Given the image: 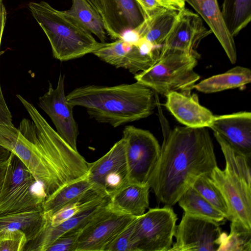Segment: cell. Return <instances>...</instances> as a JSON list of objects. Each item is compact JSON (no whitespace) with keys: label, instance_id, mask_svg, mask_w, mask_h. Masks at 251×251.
<instances>
[{"label":"cell","instance_id":"obj_1","mask_svg":"<svg viewBox=\"0 0 251 251\" xmlns=\"http://www.w3.org/2000/svg\"><path fill=\"white\" fill-rule=\"evenodd\" d=\"M217 166L206 127L165 129L159 156L148 184L159 201L172 207L198 178L209 176Z\"/></svg>","mask_w":251,"mask_h":251},{"label":"cell","instance_id":"obj_2","mask_svg":"<svg viewBox=\"0 0 251 251\" xmlns=\"http://www.w3.org/2000/svg\"><path fill=\"white\" fill-rule=\"evenodd\" d=\"M0 145L23 162L43 185L47 198L71 182L73 164L68 151L54 140L36 132L31 120L23 119L19 128L0 124Z\"/></svg>","mask_w":251,"mask_h":251},{"label":"cell","instance_id":"obj_3","mask_svg":"<svg viewBox=\"0 0 251 251\" xmlns=\"http://www.w3.org/2000/svg\"><path fill=\"white\" fill-rule=\"evenodd\" d=\"M74 107H83L99 123L116 127L151 115L156 106L154 92L138 82L113 86L87 85L66 96Z\"/></svg>","mask_w":251,"mask_h":251},{"label":"cell","instance_id":"obj_4","mask_svg":"<svg viewBox=\"0 0 251 251\" xmlns=\"http://www.w3.org/2000/svg\"><path fill=\"white\" fill-rule=\"evenodd\" d=\"M28 6L47 36L55 59L65 61L80 58L102 45L75 19L48 2L32 1Z\"/></svg>","mask_w":251,"mask_h":251},{"label":"cell","instance_id":"obj_5","mask_svg":"<svg viewBox=\"0 0 251 251\" xmlns=\"http://www.w3.org/2000/svg\"><path fill=\"white\" fill-rule=\"evenodd\" d=\"M223 154L224 170L218 166L209 175L213 182L222 193L228 206L230 222L240 221L251 229V176L248 162L231 149Z\"/></svg>","mask_w":251,"mask_h":251},{"label":"cell","instance_id":"obj_6","mask_svg":"<svg viewBox=\"0 0 251 251\" xmlns=\"http://www.w3.org/2000/svg\"><path fill=\"white\" fill-rule=\"evenodd\" d=\"M197 53L167 52L160 54L155 63L147 70L135 75L136 81L164 96L176 91L191 92L200 79L194 68Z\"/></svg>","mask_w":251,"mask_h":251},{"label":"cell","instance_id":"obj_7","mask_svg":"<svg viewBox=\"0 0 251 251\" xmlns=\"http://www.w3.org/2000/svg\"><path fill=\"white\" fill-rule=\"evenodd\" d=\"M46 198L43 185L11 152L0 194V215L43 209Z\"/></svg>","mask_w":251,"mask_h":251},{"label":"cell","instance_id":"obj_8","mask_svg":"<svg viewBox=\"0 0 251 251\" xmlns=\"http://www.w3.org/2000/svg\"><path fill=\"white\" fill-rule=\"evenodd\" d=\"M176 214L170 206L151 208L138 216L131 237L133 251H169L173 243Z\"/></svg>","mask_w":251,"mask_h":251},{"label":"cell","instance_id":"obj_9","mask_svg":"<svg viewBox=\"0 0 251 251\" xmlns=\"http://www.w3.org/2000/svg\"><path fill=\"white\" fill-rule=\"evenodd\" d=\"M123 133L128 183L147 184L159 156V143L149 131L133 126H126Z\"/></svg>","mask_w":251,"mask_h":251},{"label":"cell","instance_id":"obj_10","mask_svg":"<svg viewBox=\"0 0 251 251\" xmlns=\"http://www.w3.org/2000/svg\"><path fill=\"white\" fill-rule=\"evenodd\" d=\"M216 222L184 213L176 226L169 251H216L221 244L223 232Z\"/></svg>","mask_w":251,"mask_h":251},{"label":"cell","instance_id":"obj_11","mask_svg":"<svg viewBox=\"0 0 251 251\" xmlns=\"http://www.w3.org/2000/svg\"><path fill=\"white\" fill-rule=\"evenodd\" d=\"M136 217L115 212L108 205L81 231L76 251H105Z\"/></svg>","mask_w":251,"mask_h":251},{"label":"cell","instance_id":"obj_12","mask_svg":"<svg viewBox=\"0 0 251 251\" xmlns=\"http://www.w3.org/2000/svg\"><path fill=\"white\" fill-rule=\"evenodd\" d=\"M64 77L60 73L55 88L49 82L48 91L39 98L38 105L50 118L61 137L75 150L77 151L79 131L74 117V107L66 100Z\"/></svg>","mask_w":251,"mask_h":251},{"label":"cell","instance_id":"obj_13","mask_svg":"<svg viewBox=\"0 0 251 251\" xmlns=\"http://www.w3.org/2000/svg\"><path fill=\"white\" fill-rule=\"evenodd\" d=\"M211 33L198 14L184 7L178 11L176 22L161 46L160 54L176 51L197 53L195 48Z\"/></svg>","mask_w":251,"mask_h":251},{"label":"cell","instance_id":"obj_14","mask_svg":"<svg viewBox=\"0 0 251 251\" xmlns=\"http://www.w3.org/2000/svg\"><path fill=\"white\" fill-rule=\"evenodd\" d=\"M110 196H107L79 212L61 224L52 226L49 218L42 230L33 239L26 244L23 251H46L58 237L70 231H81L82 229L109 205Z\"/></svg>","mask_w":251,"mask_h":251},{"label":"cell","instance_id":"obj_15","mask_svg":"<svg viewBox=\"0 0 251 251\" xmlns=\"http://www.w3.org/2000/svg\"><path fill=\"white\" fill-rule=\"evenodd\" d=\"M105 31L118 40L128 29L137 28L145 20L144 13L135 0H99Z\"/></svg>","mask_w":251,"mask_h":251},{"label":"cell","instance_id":"obj_16","mask_svg":"<svg viewBox=\"0 0 251 251\" xmlns=\"http://www.w3.org/2000/svg\"><path fill=\"white\" fill-rule=\"evenodd\" d=\"M235 151L251 158V113L242 111L214 116L210 126Z\"/></svg>","mask_w":251,"mask_h":251},{"label":"cell","instance_id":"obj_17","mask_svg":"<svg viewBox=\"0 0 251 251\" xmlns=\"http://www.w3.org/2000/svg\"><path fill=\"white\" fill-rule=\"evenodd\" d=\"M166 97L165 106L182 124L193 128L210 127L214 115L199 103L197 95L174 91Z\"/></svg>","mask_w":251,"mask_h":251},{"label":"cell","instance_id":"obj_18","mask_svg":"<svg viewBox=\"0 0 251 251\" xmlns=\"http://www.w3.org/2000/svg\"><path fill=\"white\" fill-rule=\"evenodd\" d=\"M200 15L221 45L230 61L235 63L237 51L233 37L222 17L217 0H186Z\"/></svg>","mask_w":251,"mask_h":251},{"label":"cell","instance_id":"obj_19","mask_svg":"<svg viewBox=\"0 0 251 251\" xmlns=\"http://www.w3.org/2000/svg\"><path fill=\"white\" fill-rule=\"evenodd\" d=\"M148 184L127 183L110 196L109 207L114 211L138 217L149 206Z\"/></svg>","mask_w":251,"mask_h":251},{"label":"cell","instance_id":"obj_20","mask_svg":"<svg viewBox=\"0 0 251 251\" xmlns=\"http://www.w3.org/2000/svg\"><path fill=\"white\" fill-rule=\"evenodd\" d=\"M117 172L127 173L126 141L122 137L103 156L92 163H89L88 177L96 185L102 187L104 177Z\"/></svg>","mask_w":251,"mask_h":251},{"label":"cell","instance_id":"obj_21","mask_svg":"<svg viewBox=\"0 0 251 251\" xmlns=\"http://www.w3.org/2000/svg\"><path fill=\"white\" fill-rule=\"evenodd\" d=\"M178 11L166 8L145 19L136 29L141 38L161 47L174 25Z\"/></svg>","mask_w":251,"mask_h":251},{"label":"cell","instance_id":"obj_22","mask_svg":"<svg viewBox=\"0 0 251 251\" xmlns=\"http://www.w3.org/2000/svg\"><path fill=\"white\" fill-rule=\"evenodd\" d=\"M47 220V217L43 209L0 215V231L20 230L25 233L28 242L38 235Z\"/></svg>","mask_w":251,"mask_h":251},{"label":"cell","instance_id":"obj_23","mask_svg":"<svg viewBox=\"0 0 251 251\" xmlns=\"http://www.w3.org/2000/svg\"><path fill=\"white\" fill-rule=\"evenodd\" d=\"M94 184L87 175L65 185L46 199L42 207L44 213L51 217L64 206L80 199Z\"/></svg>","mask_w":251,"mask_h":251},{"label":"cell","instance_id":"obj_24","mask_svg":"<svg viewBox=\"0 0 251 251\" xmlns=\"http://www.w3.org/2000/svg\"><path fill=\"white\" fill-rule=\"evenodd\" d=\"M251 81V70L242 66H236L224 73L201 81L195 84L194 88L202 93H213L243 87Z\"/></svg>","mask_w":251,"mask_h":251},{"label":"cell","instance_id":"obj_25","mask_svg":"<svg viewBox=\"0 0 251 251\" xmlns=\"http://www.w3.org/2000/svg\"><path fill=\"white\" fill-rule=\"evenodd\" d=\"M177 202L185 213L212 220L220 225L226 220L192 186L181 196Z\"/></svg>","mask_w":251,"mask_h":251},{"label":"cell","instance_id":"obj_26","mask_svg":"<svg viewBox=\"0 0 251 251\" xmlns=\"http://www.w3.org/2000/svg\"><path fill=\"white\" fill-rule=\"evenodd\" d=\"M64 12L75 19L85 28L95 35L101 43H105L106 31L102 18L86 0H73L70 9Z\"/></svg>","mask_w":251,"mask_h":251},{"label":"cell","instance_id":"obj_27","mask_svg":"<svg viewBox=\"0 0 251 251\" xmlns=\"http://www.w3.org/2000/svg\"><path fill=\"white\" fill-rule=\"evenodd\" d=\"M221 13L230 34L237 36L251 20V0H224Z\"/></svg>","mask_w":251,"mask_h":251},{"label":"cell","instance_id":"obj_28","mask_svg":"<svg viewBox=\"0 0 251 251\" xmlns=\"http://www.w3.org/2000/svg\"><path fill=\"white\" fill-rule=\"evenodd\" d=\"M251 251V229L238 221H231L230 233L223 232L217 251Z\"/></svg>","mask_w":251,"mask_h":251},{"label":"cell","instance_id":"obj_29","mask_svg":"<svg viewBox=\"0 0 251 251\" xmlns=\"http://www.w3.org/2000/svg\"><path fill=\"white\" fill-rule=\"evenodd\" d=\"M192 186L213 206L220 211L226 220L230 221L231 216L226 200L219 190L211 180L209 176L198 178Z\"/></svg>","mask_w":251,"mask_h":251},{"label":"cell","instance_id":"obj_30","mask_svg":"<svg viewBox=\"0 0 251 251\" xmlns=\"http://www.w3.org/2000/svg\"><path fill=\"white\" fill-rule=\"evenodd\" d=\"M27 242L25 235L20 230L0 231V251H23Z\"/></svg>","mask_w":251,"mask_h":251},{"label":"cell","instance_id":"obj_31","mask_svg":"<svg viewBox=\"0 0 251 251\" xmlns=\"http://www.w3.org/2000/svg\"><path fill=\"white\" fill-rule=\"evenodd\" d=\"M7 11L2 3L0 1V48L1 38L6 23ZM0 124L13 126L12 114L5 100L0 82Z\"/></svg>","mask_w":251,"mask_h":251},{"label":"cell","instance_id":"obj_32","mask_svg":"<svg viewBox=\"0 0 251 251\" xmlns=\"http://www.w3.org/2000/svg\"><path fill=\"white\" fill-rule=\"evenodd\" d=\"M81 231H70L56 238L46 251H76Z\"/></svg>","mask_w":251,"mask_h":251},{"label":"cell","instance_id":"obj_33","mask_svg":"<svg viewBox=\"0 0 251 251\" xmlns=\"http://www.w3.org/2000/svg\"><path fill=\"white\" fill-rule=\"evenodd\" d=\"M136 218L109 245L105 251H133L131 237Z\"/></svg>","mask_w":251,"mask_h":251},{"label":"cell","instance_id":"obj_34","mask_svg":"<svg viewBox=\"0 0 251 251\" xmlns=\"http://www.w3.org/2000/svg\"><path fill=\"white\" fill-rule=\"evenodd\" d=\"M142 9L146 19L168 8L158 0H135ZM169 9V8H168Z\"/></svg>","mask_w":251,"mask_h":251},{"label":"cell","instance_id":"obj_35","mask_svg":"<svg viewBox=\"0 0 251 251\" xmlns=\"http://www.w3.org/2000/svg\"><path fill=\"white\" fill-rule=\"evenodd\" d=\"M141 38V37L138 32L134 29L125 31L122 33L120 39L127 43L136 45L138 44Z\"/></svg>","mask_w":251,"mask_h":251},{"label":"cell","instance_id":"obj_36","mask_svg":"<svg viewBox=\"0 0 251 251\" xmlns=\"http://www.w3.org/2000/svg\"><path fill=\"white\" fill-rule=\"evenodd\" d=\"M169 9L179 11L185 7L186 0H158Z\"/></svg>","mask_w":251,"mask_h":251},{"label":"cell","instance_id":"obj_37","mask_svg":"<svg viewBox=\"0 0 251 251\" xmlns=\"http://www.w3.org/2000/svg\"><path fill=\"white\" fill-rule=\"evenodd\" d=\"M11 152L0 145V165L7 163Z\"/></svg>","mask_w":251,"mask_h":251},{"label":"cell","instance_id":"obj_38","mask_svg":"<svg viewBox=\"0 0 251 251\" xmlns=\"http://www.w3.org/2000/svg\"><path fill=\"white\" fill-rule=\"evenodd\" d=\"M7 163L0 165V194L7 171Z\"/></svg>","mask_w":251,"mask_h":251},{"label":"cell","instance_id":"obj_39","mask_svg":"<svg viewBox=\"0 0 251 251\" xmlns=\"http://www.w3.org/2000/svg\"><path fill=\"white\" fill-rule=\"evenodd\" d=\"M100 14V7L99 0H86Z\"/></svg>","mask_w":251,"mask_h":251},{"label":"cell","instance_id":"obj_40","mask_svg":"<svg viewBox=\"0 0 251 251\" xmlns=\"http://www.w3.org/2000/svg\"><path fill=\"white\" fill-rule=\"evenodd\" d=\"M3 0H0V1H2Z\"/></svg>","mask_w":251,"mask_h":251}]
</instances>
